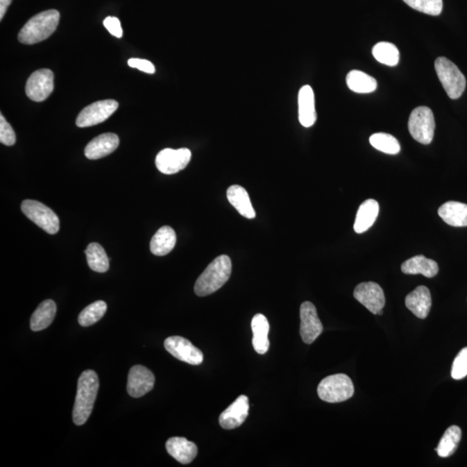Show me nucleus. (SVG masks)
I'll return each mask as SVG.
<instances>
[{"label":"nucleus","mask_w":467,"mask_h":467,"mask_svg":"<svg viewBox=\"0 0 467 467\" xmlns=\"http://www.w3.org/2000/svg\"><path fill=\"white\" fill-rule=\"evenodd\" d=\"M99 391V378L94 371H83L78 379L73 421L77 426L87 423L92 413L94 402Z\"/></svg>","instance_id":"f257e3e1"},{"label":"nucleus","mask_w":467,"mask_h":467,"mask_svg":"<svg viewBox=\"0 0 467 467\" xmlns=\"http://www.w3.org/2000/svg\"><path fill=\"white\" fill-rule=\"evenodd\" d=\"M231 272L232 263L229 256H219L196 280L194 287L196 294L199 297H205L216 292L229 280Z\"/></svg>","instance_id":"f03ea898"},{"label":"nucleus","mask_w":467,"mask_h":467,"mask_svg":"<svg viewBox=\"0 0 467 467\" xmlns=\"http://www.w3.org/2000/svg\"><path fill=\"white\" fill-rule=\"evenodd\" d=\"M60 13L57 10H44L31 17L19 34V41L24 44H34L47 40L57 30Z\"/></svg>","instance_id":"7ed1b4c3"},{"label":"nucleus","mask_w":467,"mask_h":467,"mask_svg":"<svg viewBox=\"0 0 467 467\" xmlns=\"http://www.w3.org/2000/svg\"><path fill=\"white\" fill-rule=\"evenodd\" d=\"M435 71L448 96L452 100L459 99L464 93L466 77L450 60L441 57L435 60Z\"/></svg>","instance_id":"20e7f679"},{"label":"nucleus","mask_w":467,"mask_h":467,"mask_svg":"<svg viewBox=\"0 0 467 467\" xmlns=\"http://www.w3.org/2000/svg\"><path fill=\"white\" fill-rule=\"evenodd\" d=\"M354 385L346 374H335L323 379L318 386V395L322 401L336 403L353 398Z\"/></svg>","instance_id":"39448f33"},{"label":"nucleus","mask_w":467,"mask_h":467,"mask_svg":"<svg viewBox=\"0 0 467 467\" xmlns=\"http://www.w3.org/2000/svg\"><path fill=\"white\" fill-rule=\"evenodd\" d=\"M411 136L417 142L428 145L433 142L435 121L433 112L427 107L414 108L409 119Z\"/></svg>","instance_id":"423d86ee"},{"label":"nucleus","mask_w":467,"mask_h":467,"mask_svg":"<svg viewBox=\"0 0 467 467\" xmlns=\"http://www.w3.org/2000/svg\"><path fill=\"white\" fill-rule=\"evenodd\" d=\"M21 210L28 219L50 235L57 234L60 230V221L57 214L44 203L35 200H24Z\"/></svg>","instance_id":"0eeeda50"},{"label":"nucleus","mask_w":467,"mask_h":467,"mask_svg":"<svg viewBox=\"0 0 467 467\" xmlns=\"http://www.w3.org/2000/svg\"><path fill=\"white\" fill-rule=\"evenodd\" d=\"M119 104L114 100L96 101L83 108L76 119L78 128H89L106 121L117 110Z\"/></svg>","instance_id":"6e6552de"},{"label":"nucleus","mask_w":467,"mask_h":467,"mask_svg":"<svg viewBox=\"0 0 467 467\" xmlns=\"http://www.w3.org/2000/svg\"><path fill=\"white\" fill-rule=\"evenodd\" d=\"M53 90L54 74L51 69H38L27 80L26 92L31 101L41 103L46 100Z\"/></svg>","instance_id":"1a4fd4ad"},{"label":"nucleus","mask_w":467,"mask_h":467,"mask_svg":"<svg viewBox=\"0 0 467 467\" xmlns=\"http://www.w3.org/2000/svg\"><path fill=\"white\" fill-rule=\"evenodd\" d=\"M191 160L192 152L187 148H167L158 153L155 164L160 173L171 175L184 170Z\"/></svg>","instance_id":"9d476101"},{"label":"nucleus","mask_w":467,"mask_h":467,"mask_svg":"<svg viewBox=\"0 0 467 467\" xmlns=\"http://www.w3.org/2000/svg\"><path fill=\"white\" fill-rule=\"evenodd\" d=\"M354 297L373 314H382L385 305L384 290L375 282H364L354 290Z\"/></svg>","instance_id":"9b49d317"},{"label":"nucleus","mask_w":467,"mask_h":467,"mask_svg":"<svg viewBox=\"0 0 467 467\" xmlns=\"http://www.w3.org/2000/svg\"><path fill=\"white\" fill-rule=\"evenodd\" d=\"M164 348L177 359L192 365L203 363V354L188 339L179 336L170 337L164 341Z\"/></svg>","instance_id":"f8f14e48"},{"label":"nucleus","mask_w":467,"mask_h":467,"mask_svg":"<svg viewBox=\"0 0 467 467\" xmlns=\"http://www.w3.org/2000/svg\"><path fill=\"white\" fill-rule=\"evenodd\" d=\"M323 325L319 319L317 309L311 302L305 301L300 305V336L307 345L314 343L323 332Z\"/></svg>","instance_id":"ddd939ff"},{"label":"nucleus","mask_w":467,"mask_h":467,"mask_svg":"<svg viewBox=\"0 0 467 467\" xmlns=\"http://www.w3.org/2000/svg\"><path fill=\"white\" fill-rule=\"evenodd\" d=\"M155 384L153 372L142 365H135L129 371L128 392L132 398H139L152 391Z\"/></svg>","instance_id":"4468645a"},{"label":"nucleus","mask_w":467,"mask_h":467,"mask_svg":"<svg viewBox=\"0 0 467 467\" xmlns=\"http://www.w3.org/2000/svg\"><path fill=\"white\" fill-rule=\"evenodd\" d=\"M248 396H241L219 417V423L224 430H235L240 427L248 416Z\"/></svg>","instance_id":"2eb2a0df"},{"label":"nucleus","mask_w":467,"mask_h":467,"mask_svg":"<svg viewBox=\"0 0 467 467\" xmlns=\"http://www.w3.org/2000/svg\"><path fill=\"white\" fill-rule=\"evenodd\" d=\"M119 139L114 133H108L91 140L85 148V156L89 160H99L110 155L118 148Z\"/></svg>","instance_id":"dca6fc26"},{"label":"nucleus","mask_w":467,"mask_h":467,"mask_svg":"<svg viewBox=\"0 0 467 467\" xmlns=\"http://www.w3.org/2000/svg\"><path fill=\"white\" fill-rule=\"evenodd\" d=\"M167 450L171 457L181 464H189L198 455V449L194 442L184 437H173L167 441Z\"/></svg>","instance_id":"f3484780"},{"label":"nucleus","mask_w":467,"mask_h":467,"mask_svg":"<svg viewBox=\"0 0 467 467\" xmlns=\"http://www.w3.org/2000/svg\"><path fill=\"white\" fill-rule=\"evenodd\" d=\"M298 119H300V124L305 128H311L317 119L314 93L311 86L305 85L301 87L298 92Z\"/></svg>","instance_id":"a211bd4d"},{"label":"nucleus","mask_w":467,"mask_h":467,"mask_svg":"<svg viewBox=\"0 0 467 467\" xmlns=\"http://www.w3.org/2000/svg\"><path fill=\"white\" fill-rule=\"evenodd\" d=\"M405 304L407 308L413 312L417 318L424 319L430 314L432 298L430 289L427 287L420 286L407 295Z\"/></svg>","instance_id":"6ab92c4d"},{"label":"nucleus","mask_w":467,"mask_h":467,"mask_svg":"<svg viewBox=\"0 0 467 467\" xmlns=\"http://www.w3.org/2000/svg\"><path fill=\"white\" fill-rule=\"evenodd\" d=\"M438 214L448 226H467V205L466 203L455 201L445 203L440 207Z\"/></svg>","instance_id":"aec40b11"},{"label":"nucleus","mask_w":467,"mask_h":467,"mask_svg":"<svg viewBox=\"0 0 467 467\" xmlns=\"http://www.w3.org/2000/svg\"><path fill=\"white\" fill-rule=\"evenodd\" d=\"M402 271L406 275H423L427 278H433L439 272V266L436 262L421 255L403 262Z\"/></svg>","instance_id":"412c9836"},{"label":"nucleus","mask_w":467,"mask_h":467,"mask_svg":"<svg viewBox=\"0 0 467 467\" xmlns=\"http://www.w3.org/2000/svg\"><path fill=\"white\" fill-rule=\"evenodd\" d=\"M253 346L258 354H265L269 349V323L264 315L258 314L252 319Z\"/></svg>","instance_id":"4be33fe9"},{"label":"nucleus","mask_w":467,"mask_h":467,"mask_svg":"<svg viewBox=\"0 0 467 467\" xmlns=\"http://www.w3.org/2000/svg\"><path fill=\"white\" fill-rule=\"evenodd\" d=\"M379 214V203L374 199H368L362 203L357 210L354 223L355 232L362 234L373 226Z\"/></svg>","instance_id":"5701e85b"},{"label":"nucleus","mask_w":467,"mask_h":467,"mask_svg":"<svg viewBox=\"0 0 467 467\" xmlns=\"http://www.w3.org/2000/svg\"><path fill=\"white\" fill-rule=\"evenodd\" d=\"M228 200L242 216L254 219L255 212L249 198L248 193L240 185L230 186L227 191Z\"/></svg>","instance_id":"b1692460"},{"label":"nucleus","mask_w":467,"mask_h":467,"mask_svg":"<svg viewBox=\"0 0 467 467\" xmlns=\"http://www.w3.org/2000/svg\"><path fill=\"white\" fill-rule=\"evenodd\" d=\"M176 241H177V235L173 228L161 227L151 241V252L157 256L167 255L174 248Z\"/></svg>","instance_id":"393cba45"},{"label":"nucleus","mask_w":467,"mask_h":467,"mask_svg":"<svg viewBox=\"0 0 467 467\" xmlns=\"http://www.w3.org/2000/svg\"><path fill=\"white\" fill-rule=\"evenodd\" d=\"M57 314V305L51 300L42 302L31 318V329L40 332L46 329L53 322Z\"/></svg>","instance_id":"a878e982"},{"label":"nucleus","mask_w":467,"mask_h":467,"mask_svg":"<svg viewBox=\"0 0 467 467\" xmlns=\"http://www.w3.org/2000/svg\"><path fill=\"white\" fill-rule=\"evenodd\" d=\"M346 83L350 90L358 94H368L377 90V83L373 77L359 70H351L347 75Z\"/></svg>","instance_id":"bb28decb"},{"label":"nucleus","mask_w":467,"mask_h":467,"mask_svg":"<svg viewBox=\"0 0 467 467\" xmlns=\"http://www.w3.org/2000/svg\"><path fill=\"white\" fill-rule=\"evenodd\" d=\"M87 264L94 272L105 273L110 269V260L106 251L99 244L92 242L85 251Z\"/></svg>","instance_id":"cd10ccee"},{"label":"nucleus","mask_w":467,"mask_h":467,"mask_svg":"<svg viewBox=\"0 0 467 467\" xmlns=\"http://www.w3.org/2000/svg\"><path fill=\"white\" fill-rule=\"evenodd\" d=\"M461 430L458 426L448 427L435 449L438 455L442 458H448L454 455L461 440Z\"/></svg>","instance_id":"c85d7f7f"},{"label":"nucleus","mask_w":467,"mask_h":467,"mask_svg":"<svg viewBox=\"0 0 467 467\" xmlns=\"http://www.w3.org/2000/svg\"><path fill=\"white\" fill-rule=\"evenodd\" d=\"M372 54L377 61L382 65L396 66L398 65L400 53L395 44L388 42H380L372 49Z\"/></svg>","instance_id":"c756f323"},{"label":"nucleus","mask_w":467,"mask_h":467,"mask_svg":"<svg viewBox=\"0 0 467 467\" xmlns=\"http://www.w3.org/2000/svg\"><path fill=\"white\" fill-rule=\"evenodd\" d=\"M108 305L103 300H98L84 308L78 317L80 325L83 328L96 324L106 314Z\"/></svg>","instance_id":"7c9ffc66"},{"label":"nucleus","mask_w":467,"mask_h":467,"mask_svg":"<svg viewBox=\"0 0 467 467\" xmlns=\"http://www.w3.org/2000/svg\"><path fill=\"white\" fill-rule=\"evenodd\" d=\"M370 143L374 148L384 153L391 154V155H396L401 151L398 140L389 133H375L371 136Z\"/></svg>","instance_id":"2f4dec72"},{"label":"nucleus","mask_w":467,"mask_h":467,"mask_svg":"<svg viewBox=\"0 0 467 467\" xmlns=\"http://www.w3.org/2000/svg\"><path fill=\"white\" fill-rule=\"evenodd\" d=\"M403 1L411 8L431 16L440 15L443 9L442 0H403Z\"/></svg>","instance_id":"473e14b6"},{"label":"nucleus","mask_w":467,"mask_h":467,"mask_svg":"<svg viewBox=\"0 0 467 467\" xmlns=\"http://www.w3.org/2000/svg\"><path fill=\"white\" fill-rule=\"evenodd\" d=\"M452 377L455 380H461L467 375V347L459 351L452 364Z\"/></svg>","instance_id":"72a5a7b5"},{"label":"nucleus","mask_w":467,"mask_h":467,"mask_svg":"<svg viewBox=\"0 0 467 467\" xmlns=\"http://www.w3.org/2000/svg\"><path fill=\"white\" fill-rule=\"evenodd\" d=\"M0 142L8 146L16 143L15 132L3 114L0 115Z\"/></svg>","instance_id":"f704fd0d"},{"label":"nucleus","mask_w":467,"mask_h":467,"mask_svg":"<svg viewBox=\"0 0 467 467\" xmlns=\"http://www.w3.org/2000/svg\"><path fill=\"white\" fill-rule=\"evenodd\" d=\"M105 28L110 31L111 35L121 38L123 36V31L121 28V21L115 17H108L103 21Z\"/></svg>","instance_id":"c9c22d12"},{"label":"nucleus","mask_w":467,"mask_h":467,"mask_svg":"<svg viewBox=\"0 0 467 467\" xmlns=\"http://www.w3.org/2000/svg\"><path fill=\"white\" fill-rule=\"evenodd\" d=\"M128 63L131 68L138 69L140 71L147 74L155 73V67L148 60L131 58L128 60Z\"/></svg>","instance_id":"e433bc0d"},{"label":"nucleus","mask_w":467,"mask_h":467,"mask_svg":"<svg viewBox=\"0 0 467 467\" xmlns=\"http://www.w3.org/2000/svg\"><path fill=\"white\" fill-rule=\"evenodd\" d=\"M12 1V0H0V20H2L3 16L6 15V10Z\"/></svg>","instance_id":"4c0bfd02"}]
</instances>
